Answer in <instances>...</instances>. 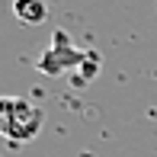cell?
Instances as JSON below:
<instances>
[{
	"mask_svg": "<svg viewBox=\"0 0 157 157\" xmlns=\"http://www.w3.org/2000/svg\"><path fill=\"white\" fill-rule=\"evenodd\" d=\"M42 109L23 96L0 99V132L6 141H32L42 132Z\"/></svg>",
	"mask_w": 157,
	"mask_h": 157,
	"instance_id": "cell-1",
	"label": "cell"
},
{
	"mask_svg": "<svg viewBox=\"0 0 157 157\" xmlns=\"http://www.w3.org/2000/svg\"><path fill=\"white\" fill-rule=\"evenodd\" d=\"M13 16L26 26H35L48 16V6L45 0H13Z\"/></svg>",
	"mask_w": 157,
	"mask_h": 157,
	"instance_id": "cell-2",
	"label": "cell"
}]
</instances>
